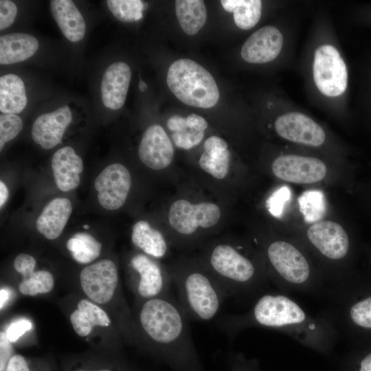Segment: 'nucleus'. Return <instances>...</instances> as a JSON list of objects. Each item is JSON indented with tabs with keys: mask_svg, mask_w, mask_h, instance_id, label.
Wrapping results in <instances>:
<instances>
[{
	"mask_svg": "<svg viewBox=\"0 0 371 371\" xmlns=\"http://www.w3.org/2000/svg\"><path fill=\"white\" fill-rule=\"evenodd\" d=\"M219 328L234 337L249 328L278 331L300 344L319 351L329 350L338 330L326 313L313 315L283 292L265 291L246 312L225 315L217 322Z\"/></svg>",
	"mask_w": 371,
	"mask_h": 371,
	"instance_id": "obj_1",
	"label": "nucleus"
},
{
	"mask_svg": "<svg viewBox=\"0 0 371 371\" xmlns=\"http://www.w3.org/2000/svg\"><path fill=\"white\" fill-rule=\"evenodd\" d=\"M189 319L170 293L143 300L139 306V330L172 371H205L192 341Z\"/></svg>",
	"mask_w": 371,
	"mask_h": 371,
	"instance_id": "obj_2",
	"label": "nucleus"
},
{
	"mask_svg": "<svg viewBox=\"0 0 371 371\" xmlns=\"http://www.w3.org/2000/svg\"><path fill=\"white\" fill-rule=\"evenodd\" d=\"M265 256L269 280L280 291L324 296L328 286L297 245L276 239L267 244Z\"/></svg>",
	"mask_w": 371,
	"mask_h": 371,
	"instance_id": "obj_3",
	"label": "nucleus"
},
{
	"mask_svg": "<svg viewBox=\"0 0 371 371\" xmlns=\"http://www.w3.org/2000/svg\"><path fill=\"white\" fill-rule=\"evenodd\" d=\"M210 271L229 297L254 301L268 288V276L262 267L243 253L241 247L218 243L207 256Z\"/></svg>",
	"mask_w": 371,
	"mask_h": 371,
	"instance_id": "obj_4",
	"label": "nucleus"
},
{
	"mask_svg": "<svg viewBox=\"0 0 371 371\" xmlns=\"http://www.w3.org/2000/svg\"><path fill=\"white\" fill-rule=\"evenodd\" d=\"M179 303L189 319L206 322L218 314L229 295L210 271L196 267L171 273Z\"/></svg>",
	"mask_w": 371,
	"mask_h": 371,
	"instance_id": "obj_5",
	"label": "nucleus"
},
{
	"mask_svg": "<svg viewBox=\"0 0 371 371\" xmlns=\"http://www.w3.org/2000/svg\"><path fill=\"white\" fill-rule=\"evenodd\" d=\"M166 81L172 93L187 105L208 109L219 100L218 86L212 74L192 60L181 58L172 63Z\"/></svg>",
	"mask_w": 371,
	"mask_h": 371,
	"instance_id": "obj_6",
	"label": "nucleus"
},
{
	"mask_svg": "<svg viewBox=\"0 0 371 371\" xmlns=\"http://www.w3.org/2000/svg\"><path fill=\"white\" fill-rule=\"evenodd\" d=\"M313 76L317 88L324 95L337 97L345 92L348 84L347 68L336 47L326 44L316 49Z\"/></svg>",
	"mask_w": 371,
	"mask_h": 371,
	"instance_id": "obj_7",
	"label": "nucleus"
},
{
	"mask_svg": "<svg viewBox=\"0 0 371 371\" xmlns=\"http://www.w3.org/2000/svg\"><path fill=\"white\" fill-rule=\"evenodd\" d=\"M306 237L311 247L329 264L341 265L349 253V236L337 222H315L307 228Z\"/></svg>",
	"mask_w": 371,
	"mask_h": 371,
	"instance_id": "obj_8",
	"label": "nucleus"
},
{
	"mask_svg": "<svg viewBox=\"0 0 371 371\" xmlns=\"http://www.w3.org/2000/svg\"><path fill=\"white\" fill-rule=\"evenodd\" d=\"M221 210L212 203L192 204L187 200L173 202L168 212V221L172 228L183 235L194 234L198 227L209 228L220 219Z\"/></svg>",
	"mask_w": 371,
	"mask_h": 371,
	"instance_id": "obj_9",
	"label": "nucleus"
},
{
	"mask_svg": "<svg viewBox=\"0 0 371 371\" xmlns=\"http://www.w3.org/2000/svg\"><path fill=\"white\" fill-rule=\"evenodd\" d=\"M130 265L137 275L133 284L134 289L143 300L170 293L171 273L157 262L146 255L137 254L131 258Z\"/></svg>",
	"mask_w": 371,
	"mask_h": 371,
	"instance_id": "obj_10",
	"label": "nucleus"
},
{
	"mask_svg": "<svg viewBox=\"0 0 371 371\" xmlns=\"http://www.w3.org/2000/svg\"><path fill=\"white\" fill-rule=\"evenodd\" d=\"M80 283L85 295L96 304L110 302L118 286L117 269L111 260L103 259L85 267Z\"/></svg>",
	"mask_w": 371,
	"mask_h": 371,
	"instance_id": "obj_11",
	"label": "nucleus"
},
{
	"mask_svg": "<svg viewBox=\"0 0 371 371\" xmlns=\"http://www.w3.org/2000/svg\"><path fill=\"white\" fill-rule=\"evenodd\" d=\"M271 170L278 179L297 184L317 183L326 175L327 167L319 159L297 155H284L276 158Z\"/></svg>",
	"mask_w": 371,
	"mask_h": 371,
	"instance_id": "obj_12",
	"label": "nucleus"
},
{
	"mask_svg": "<svg viewBox=\"0 0 371 371\" xmlns=\"http://www.w3.org/2000/svg\"><path fill=\"white\" fill-rule=\"evenodd\" d=\"M131 186L128 169L121 164L106 166L95 178L94 187L100 205L108 210L120 208L125 203Z\"/></svg>",
	"mask_w": 371,
	"mask_h": 371,
	"instance_id": "obj_13",
	"label": "nucleus"
},
{
	"mask_svg": "<svg viewBox=\"0 0 371 371\" xmlns=\"http://www.w3.org/2000/svg\"><path fill=\"white\" fill-rule=\"evenodd\" d=\"M275 129L282 138L307 146H319L326 139L322 127L301 113L289 112L280 115L275 122Z\"/></svg>",
	"mask_w": 371,
	"mask_h": 371,
	"instance_id": "obj_14",
	"label": "nucleus"
},
{
	"mask_svg": "<svg viewBox=\"0 0 371 371\" xmlns=\"http://www.w3.org/2000/svg\"><path fill=\"white\" fill-rule=\"evenodd\" d=\"M138 155L142 163L153 170H161L170 164L174 157L173 146L160 125L153 124L146 129Z\"/></svg>",
	"mask_w": 371,
	"mask_h": 371,
	"instance_id": "obj_15",
	"label": "nucleus"
},
{
	"mask_svg": "<svg viewBox=\"0 0 371 371\" xmlns=\"http://www.w3.org/2000/svg\"><path fill=\"white\" fill-rule=\"evenodd\" d=\"M284 42L281 32L275 26L265 25L254 32L244 43L240 55L249 63H266L280 53Z\"/></svg>",
	"mask_w": 371,
	"mask_h": 371,
	"instance_id": "obj_16",
	"label": "nucleus"
},
{
	"mask_svg": "<svg viewBox=\"0 0 371 371\" xmlns=\"http://www.w3.org/2000/svg\"><path fill=\"white\" fill-rule=\"evenodd\" d=\"M73 120L69 105L39 115L32 127V137L43 149H50L60 144Z\"/></svg>",
	"mask_w": 371,
	"mask_h": 371,
	"instance_id": "obj_17",
	"label": "nucleus"
},
{
	"mask_svg": "<svg viewBox=\"0 0 371 371\" xmlns=\"http://www.w3.org/2000/svg\"><path fill=\"white\" fill-rule=\"evenodd\" d=\"M131 77L129 66L124 62L111 64L104 71L101 82L104 105L117 110L124 104Z\"/></svg>",
	"mask_w": 371,
	"mask_h": 371,
	"instance_id": "obj_18",
	"label": "nucleus"
},
{
	"mask_svg": "<svg viewBox=\"0 0 371 371\" xmlns=\"http://www.w3.org/2000/svg\"><path fill=\"white\" fill-rule=\"evenodd\" d=\"M51 165L56 184L60 190L68 192L78 186L83 162L73 148L65 146L57 150L52 156Z\"/></svg>",
	"mask_w": 371,
	"mask_h": 371,
	"instance_id": "obj_19",
	"label": "nucleus"
},
{
	"mask_svg": "<svg viewBox=\"0 0 371 371\" xmlns=\"http://www.w3.org/2000/svg\"><path fill=\"white\" fill-rule=\"evenodd\" d=\"M167 126L172 132V138L175 144L180 148L188 150L202 141L207 122L203 117L195 113L187 117L175 115L168 119Z\"/></svg>",
	"mask_w": 371,
	"mask_h": 371,
	"instance_id": "obj_20",
	"label": "nucleus"
},
{
	"mask_svg": "<svg viewBox=\"0 0 371 371\" xmlns=\"http://www.w3.org/2000/svg\"><path fill=\"white\" fill-rule=\"evenodd\" d=\"M71 211L72 205L68 199H54L45 205L37 218V230L47 239H56L63 232Z\"/></svg>",
	"mask_w": 371,
	"mask_h": 371,
	"instance_id": "obj_21",
	"label": "nucleus"
},
{
	"mask_svg": "<svg viewBox=\"0 0 371 371\" xmlns=\"http://www.w3.org/2000/svg\"><path fill=\"white\" fill-rule=\"evenodd\" d=\"M52 14L63 35L69 41H80L85 36V19L71 0H52L50 1Z\"/></svg>",
	"mask_w": 371,
	"mask_h": 371,
	"instance_id": "obj_22",
	"label": "nucleus"
},
{
	"mask_svg": "<svg viewBox=\"0 0 371 371\" xmlns=\"http://www.w3.org/2000/svg\"><path fill=\"white\" fill-rule=\"evenodd\" d=\"M203 147L204 152L199 161L201 168L217 179H224L229 168L227 143L223 138L212 135L205 140Z\"/></svg>",
	"mask_w": 371,
	"mask_h": 371,
	"instance_id": "obj_23",
	"label": "nucleus"
},
{
	"mask_svg": "<svg viewBox=\"0 0 371 371\" xmlns=\"http://www.w3.org/2000/svg\"><path fill=\"white\" fill-rule=\"evenodd\" d=\"M38 48V41L25 33H11L0 37V64L9 65L32 57Z\"/></svg>",
	"mask_w": 371,
	"mask_h": 371,
	"instance_id": "obj_24",
	"label": "nucleus"
},
{
	"mask_svg": "<svg viewBox=\"0 0 371 371\" xmlns=\"http://www.w3.org/2000/svg\"><path fill=\"white\" fill-rule=\"evenodd\" d=\"M70 322L75 332L81 337L89 335L94 326H109L111 319L106 313L95 304L81 300L77 308L70 315Z\"/></svg>",
	"mask_w": 371,
	"mask_h": 371,
	"instance_id": "obj_25",
	"label": "nucleus"
},
{
	"mask_svg": "<svg viewBox=\"0 0 371 371\" xmlns=\"http://www.w3.org/2000/svg\"><path fill=\"white\" fill-rule=\"evenodd\" d=\"M27 98L23 80L16 74H8L0 78V111L16 114L26 106Z\"/></svg>",
	"mask_w": 371,
	"mask_h": 371,
	"instance_id": "obj_26",
	"label": "nucleus"
},
{
	"mask_svg": "<svg viewBox=\"0 0 371 371\" xmlns=\"http://www.w3.org/2000/svg\"><path fill=\"white\" fill-rule=\"evenodd\" d=\"M131 240L134 245L156 258H163L168 249L164 235L145 221H139L133 225Z\"/></svg>",
	"mask_w": 371,
	"mask_h": 371,
	"instance_id": "obj_27",
	"label": "nucleus"
},
{
	"mask_svg": "<svg viewBox=\"0 0 371 371\" xmlns=\"http://www.w3.org/2000/svg\"><path fill=\"white\" fill-rule=\"evenodd\" d=\"M175 12L179 25L190 36L196 34L206 22L207 11L203 1L177 0Z\"/></svg>",
	"mask_w": 371,
	"mask_h": 371,
	"instance_id": "obj_28",
	"label": "nucleus"
},
{
	"mask_svg": "<svg viewBox=\"0 0 371 371\" xmlns=\"http://www.w3.org/2000/svg\"><path fill=\"white\" fill-rule=\"evenodd\" d=\"M225 10L233 13L236 25L241 30L253 28L259 21L262 12L260 0H222Z\"/></svg>",
	"mask_w": 371,
	"mask_h": 371,
	"instance_id": "obj_29",
	"label": "nucleus"
},
{
	"mask_svg": "<svg viewBox=\"0 0 371 371\" xmlns=\"http://www.w3.org/2000/svg\"><path fill=\"white\" fill-rule=\"evenodd\" d=\"M67 248L76 261L87 264L99 256L102 245L91 234L79 232L67 240Z\"/></svg>",
	"mask_w": 371,
	"mask_h": 371,
	"instance_id": "obj_30",
	"label": "nucleus"
},
{
	"mask_svg": "<svg viewBox=\"0 0 371 371\" xmlns=\"http://www.w3.org/2000/svg\"><path fill=\"white\" fill-rule=\"evenodd\" d=\"M23 278L19 289L25 295L47 293L52 291L54 286L52 274L46 270L33 271Z\"/></svg>",
	"mask_w": 371,
	"mask_h": 371,
	"instance_id": "obj_31",
	"label": "nucleus"
},
{
	"mask_svg": "<svg viewBox=\"0 0 371 371\" xmlns=\"http://www.w3.org/2000/svg\"><path fill=\"white\" fill-rule=\"evenodd\" d=\"M107 6L113 15L125 23L133 22L142 17L145 4L139 0H108Z\"/></svg>",
	"mask_w": 371,
	"mask_h": 371,
	"instance_id": "obj_32",
	"label": "nucleus"
},
{
	"mask_svg": "<svg viewBox=\"0 0 371 371\" xmlns=\"http://www.w3.org/2000/svg\"><path fill=\"white\" fill-rule=\"evenodd\" d=\"M23 124L16 114L1 113L0 115V150L5 144L12 140L21 132Z\"/></svg>",
	"mask_w": 371,
	"mask_h": 371,
	"instance_id": "obj_33",
	"label": "nucleus"
},
{
	"mask_svg": "<svg viewBox=\"0 0 371 371\" xmlns=\"http://www.w3.org/2000/svg\"><path fill=\"white\" fill-rule=\"evenodd\" d=\"M17 14L16 4L10 0L0 1V30L9 27L14 21Z\"/></svg>",
	"mask_w": 371,
	"mask_h": 371,
	"instance_id": "obj_34",
	"label": "nucleus"
},
{
	"mask_svg": "<svg viewBox=\"0 0 371 371\" xmlns=\"http://www.w3.org/2000/svg\"><path fill=\"white\" fill-rule=\"evenodd\" d=\"M32 322L27 319H20L12 323L5 332L11 343L16 342L32 328Z\"/></svg>",
	"mask_w": 371,
	"mask_h": 371,
	"instance_id": "obj_35",
	"label": "nucleus"
},
{
	"mask_svg": "<svg viewBox=\"0 0 371 371\" xmlns=\"http://www.w3.org/2000/svg\"><path fill=\"white\" fill-rule=\"evenodd\" d=\"M36 264V260L33 256L27 254H20L15 258L13 266L18 273L25 276L34 271Z\"/></svg>",
	"mask_w": 371,
	"mask_h": 371,
	"instance_id": "obj_36",
	"label": "nucleus"
},
{
	"mask_svg": "<svg viewBox=\"0 0 371 371\" xmlns=\"http://www.w3.org/2000/svg\"><path fill=\"white\" fill-rule=\"evenodd\" d=\"M13 348L5 332L0 333V371H5Z\"/></svg>",
	"mask_w": 371,
	"mask_h": 371,
	"instance_id": "obj_37",
	"label": "nucleus"
},
{
	"mask_svg": "<svg viewBox=\"0 0 371 371\" xmlns=\"http://www.w3.org/2000/svg\"><path fill=\"white\" fill-rule=\"evenodd\" d=\"M230 371H254L252 362H248L240 354H232L229 356Z\"/></svg>",
	"mask_w": 371,
	"mask_h": 371,
	"instance_id": "obj_38",
	"label": "nucleus"
},
{
	"mask_svg": "<svg viewBox=\"0 0 371 371\" xmlns=\"http://www.w3.org/2000/svg\"><path fill=\"white\" fill-rule=\"evenodd\" d=\"M5 371H30L24 357L20 355H14L10 359Z\"/></svg>",
	"mask_w": 371,
	"mask_h": 371,
	"instance_id": "obj_39",
	"label": "nucleus"
},
{
	"mask_svg": "<svg viewBox=\"0 0 371 371\" xmlns=\"http://www.w3.org/2000/svg\"><path fill=\"white\" fill-rule=\"evenodd\" d=\"M9 192L8 189L5 184L1 181H0V207H2L8 198Z\"/></svg>",
	"mask_w": 371,
	"mask_h": 371,
	"instance_id": "obj_40",
	"label": "nucleus"
},
{
	"mask_svg": "<svg viewBox=\"0 0 371 371\" xmlns=\"http://www.w3.org/2000/svg\"><path fill=\"white\" fill-rule=\"evenodd\" d=\"M359 371H371V352L361 361Z\"/></svg>",
	"mask_w": 371,
	"mask_h": 371,
	"instance_id": "obj_41",
	"label": "nucleus"
},
{
	"mask_svg": "<svg viewBox=\"0 0 371 371\" xmlns=\"http://www.w3.org/2000/svg\"><path fill=\"white\" fill-rule=\"evenodd\" d=\"M9 298V292L6 289H1L0 290V308L4 307Z\"/></svg>",
	"mask_w": 371,
	"mask_h": 371,
	"instance_id": "obj_42",
	"label": "nucleus"
},
{
	"mask_svg": "<svg viewBox=\"0 0 371 371\" xmlns=\"http://www.w3.org/2000/svg\"><path fill=\"white\" fill-rule=\"evenodd\" d=\"M138 88L141 91H144L147 89L146 84L142 80L139 81Z\"/></svg>",
	"mask_w": 371,
	"mask_h": 371,
	"instance_id": "obj_43",
	"label": "nucleus"
},
{
	"mask_svg": "<svg viewBox=\"0 0 371 371\" xmlns=\"http://www.w3.org/2000/svg\"><path fill=\"white\" fill-rule=\"evenodd\" d=\"M77 371H84V370H77ZM98 371H111L109 370H98Z\"/></svg>",
	"mask_w": 371,
	"mask_h": 371,
	"instance_id": "obj_44",
	"label": "nucleus"
},
{
	"mask_svg": "<svg viewBox=\"0 0 371 371\" xmlns=\"http://www.w3.org/2000/svg\"><path fill=\"white\" fill-rule=\"evenodd\" d=\"M83 227L85 228V229H88V228H89V225H83Z\"/></svg>",
	"mask_w": 371,
	"mask_h": 371,
	"instance_id": "obj_45",
	"label": "nucleus"
}]
</instances>
